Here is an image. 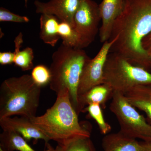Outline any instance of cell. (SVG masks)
<instances>
[{
    "label": "cell",
    "mask_w": 151,
    "mask_h": 151,
    "mask_svg": "<svg viewBox=\"0 0 151 151\" xmlns=\"http://www.w3.org/2000/svg\"><path fill=\"white\" fill-rule=\"evenodd\" d=\"M151 31V0H124L109 39L117 38L110 52L119 53L133 65L147 70L148 53L142 42Z\"/></svg>",
    "instance_id": "1"
},
{
    "label": "cell",
    "mask_w": 151,
    "mask_h": 151,
    "mask_svg": "<svg viewBox=\"0 0 151 151\" xmlns=\"http://www.w3.org/2000/svg\"><path fill=\"white\" fill-rule=\"evenodd\" d=\"M57 95L54 104L43 115L30 119L32 124L50 140L62 147L76 138L90 137L91 130L79 122L68 90H63Z\"/></svg>",
    "instance_id": "2"
},
{
    "label": "cell",
    "mask_w": 151,
    "mask_h": 151,
    "mask_svg": "<svg viewBox=\"0 0 151 151\" xmlns=\"http://www.w3.org/2000/svg\"><path fill=\"white\" fill-rule=\"evenodd\" d=\"M90 59L83 49L69 47L63 44L52 56L49 68L50 89L56 94L67 89L70 102L78 115V85L84 66Z\"/></svg>",
    "instance_id": "3"
},
{
    "label": "cell",
    "mask_w": 151,
    "mask_h": 151,
    "mask_svg": "<svg viewBox=\"0 0 151 151\" xmlns=\"http://www.w3.org/2000/svg\"><path fill=\"white\" fill-rule=\"evenodd\" d=\"M41 89L29 74L4 80L0 86V119L15 115L29 119L36 116Z\"/></svg>",
    "instance_id": "4"
},
{
    "label": "cell",
    "mask_w": 151,
    "mask_h": 151,
    "mask_svg": "<svg viewBox=\"0 0 151 151\" xmlns=\"http://www.w3.org/2000/svg\"><path fill=\"white\" fill-rule=\"evenodd\" d=\"M150 84L151 72L133 65L119 53L109 52L104 66L103 84L113 92L125 94L138 85Z\"/></svg>",
    "instance_id": "5"
},
{
    "label": "cell",
    "mask_w": 151,
    "mask_h": 151,
    "mask_svg": "<svg viewBox=\"0 0 151 151\" xmlns=\"http://www.w3.org/2000/svg\"><path fill=\"white\" fill-rule=\"evenodd\" d=\"M109 108L118 120L120 132L134 139L151 142V125L129 103L124 94L113 92Z\"/></svg>",
    "instance_id": "6"
},
{
    "label": "cell",
    "mask_w": 151,
    "mask_h": 151,
    "mask_svg": "<svg viewBox=\"0 0 151 151\" xmlns=\"http://www.w3.org/2000/svg\"><path fill=\"white\" fill-rule=\"evenodd\" d=\"M101 21L99 5L93 0H79L74 17V28L80 39V48L89 46L95 40Z\"/></svg>",
    "instance_id": "7"
},
{
    "label": "cell",
    "mask_w": 151,
    "mask_h": 151,
    "mask_svg": "<svg viewBox=\"0 0 151 151\" xmlns=\"http://www.w3.org/2000/svg\"><path fill=\"white\" fill-rule=\"evenodd\" d=\"M116 39L115 37L104 42L97 55L85 64L78 85V97L83 95L94 86L103 84L105 62L110 50Z\"/></svg>",
    "instance_id": "8"
},
{
    "label": "cell",
    "mask_w": 151,
    "mask_h": 151,
    "mask_svg": "<svg viewBox=\"0 0 151 151\" xmlns=\"http://www.w3.org/2000/svg\"><path fill=\"white\" fill-rule=\"evenodd\" d=\"M79 3V0H50L47 2L36 0L34 4L36 13L53 15L74 27V15Z\"/></svg>",
    "instance_id": "9"
},
{
    "label": "cell",
    "mask_w": 151,
    "mask_h": 151,
    "mask_svg": "<svg viewBox=\"0 0 151 151\" xmlns=\"http://www.w3.org/2000/svg\"><path fill=\"white\" fill-rule=\"evenodd\" d=\"M0 126L3 131H12L21 135L27 142L34 140H43L48 143L49 139L38 128L33 124L27 117L16 116L14 118L5 117L0 119Z\"/></svg>",
    "instance_id": "10"
},
{
    "label": "cell",
    "mask_w": 151,
    "mask_h": 151,
    "mask_svg": "<svg viewBox=\"0 0 151 151\" xmlns=\"http://www.w3.org/2000/svg\"><path fill=\"white\" fill-rule=\"evenodd\" d=\"M124 0H103L99 6L102 24L99 29L100 42L111 37L113 25L124 9Z\"/></svg>",
    "instance_id": "11"
},
{
    "label": "cell",
    "mask_w": 151,
    "mask_h": 151,
    "mask_svg": "<svg viewBox=\"0 0 151 151\" xmlns=\"http://www.w3.org/2000/svg\"><path fill=\"white\" fill-rule=\"evenodd\" d=\"M102 146L103 151H147L142 142H139L120 131L105 135Z\"/></svg>",
    "instance_id": "12"
},
{
    "label": "cell",
    "mask_w": 151,
    "mask_h": 151,
    "mask_svg": "<svg viewBox=\"0 0 151 151\" xmlns=\"http://www.w3.org/2000/svg\"><path fill=\"white\" fill-rule=\"evenodd\" d=\"M124 95L132 106L145 113L151 125V84L138 85Z\"/></svg>",
    "instance_id": "13"
},
{
    "label": "cell",
    "mask_w": 151,
    "mask_h": 151,
    "mask_svg": "<svg viewBox=\"0 0 151 151\" xmlns=\"http://www.w3.org/2000/svg\"><path fill=\"white\" fill-rule=\"evenodd\" d=\"M112 89L105 84L94 86L86 93L78 97V112H83L86 106L97 103L105 109V105L110 97H112Z\"/></svg>",
    "instance_id": "14"
},
{
    "label": "cell",
    "mask_w": 151,
    "mask_h": 151,
    "mask_svg": "<svg viewBox=\"0 0 151 151\" xmlns=\"http://www.w3.org/2000/svg\"><path fill=\"white\" fill-rule=\"evenodd\" d=\"M60 21L53 15L41 14L40 22V37L46 44L54 47L60 39L58 34V26Z\"/></svg>",
    "instance_id": "15"
},
{
    "label": "cell",
    "mask_w": 151,
    "mask_h": 151,
    "mask_svg": "<svg viewBox=\"0 0 151 151\" xmlns=\"http://www.w3.org/2000/svg\"><path fill=\"white\" fill-rule=\"evenodd\" d=\"M15 54L14 64L19 67L23 71H27L32 69L34 66L33 60L34 53L31 47H27L22 50H20L22 44L23 43V35L20 32L14 40Z\"/></svg>",
    "instance_id": "16"
},
{
    "label": "cell",
    "mask_w": 151,
    "mask_h": 151,
    "mask_svg": "<svg viewBox=\"0 0 151 151\" xmlns=\"http://www.w3.org/2000/svg\"><path fill=\"white\" fill-rule=\"evenodd\" d=\"M0 147L4 151H36L21 135L12 131H3L0 135Z\"/></svg>",
    "instance_id": "17"
},
{
    "label": "cell",
    "mask_w": 151,
    "mask_h": 151,
    "mask_svg": "<svg viewBox=\"0 0 151 151\" xmlns=\"http://www.w3.org/2000/svg\"><path fill=\"white\" fill-rule=\"evenodd\" d=\"M58 34L62 39L63 44L69 47L80 48L79 36L74 27L70 24L60 21L58 26Z\"/></svg>",
    "instance_id": "18"
},
{
    "label": "cell",
    "mask_w": 151,
    "mask_h": 151,
    "mask_svg": "<svg viewBox=\"0 0 151 151\" xmlns=\"http://www.w3.org/2000/svg\"><path fill=\"white\" fill-rule=\"evenodd\" d=\"M102 107L99 104L93 103L85 107L83 112H87L89 116L95 120L101 134L106 135L111 132V127L105 121L102 112Z\"/></svg>",
    "instance_id": "19"
},
{
    "label": "cell",
    "mask_w": 151,
    "mask_h": 151,
    "mask_svg": "<svg viewBox=\"0 0 151 151\" xmlns=\"http://www.w3.org/2000/svg\"><path fill=\"white\" fill-rule=\"evenodd\" d=\"M90 138L81 137L74 139L63 147L65 151H96Z\"/></svg>",
    "instance_id": "20"
},
{
    "label": "cell",
    "mask_w": 151,
    "mask_h": 151,
    "mask_svg": "<svg viewBox=\"0 0 151 151\" xmlns=\"http://www.w3.org/2000/svg\"><path fill=\"white\" fill-rule=\"evenodd\" d=\"M31 76L36 84L41 87L49 84L51 79L50 68L42 64L34 67Z\"/></svg>",
    "instance_id": "21"
},
{
    "label": "cell",
    "mask_w": 151,
    "mask_h": 151,
    "mask_svg": "<svg viewBox=\"0 0 151 151\" xmlns=\"http://www.w3.org/2000/svg\"><path fill=\"white\" fill-rule=\"evenodd\" d=\"M27 17L22 16L12 12L4 7L0 8V22H9L18 23H26L29 22Z\"/></svg>",
    "instance_id": "22"
},
{
    "label": "cell",
    "mask_w": 151,
    "mask_h": 151,
    "mask_svg": "<svg viewBox=\"0 0 151 151\" xmlns=\"http://www.w3.org/2000/svg\"><path fill=\"white\" fill-rule=\"evenodd\" d=\"M15 54L11 51L0 52V64L1 65H10L14 63Z\"/></svg>",
    "instance_id": "23"
},
{
    "label": "cell",
    "mask_w": 151,
    "mask_h": 151,
    "mask_svg": "<svg viewBox=\"0 0 151 151\" xmlns=\"http://www.w3.org/2000/svg\"><path fill=\"white\" fill-rule=\"evenodd\" d=\"M142 45L144 50L148 53L151 52V31L143 39Z\"/></svg>",
    "instance_id": "24"
},
{
    "label": "cell",
    "mask_w": 151,
    "mask_h": 151,
    "mask_svg": "<svg viewBox=\"0 0 151 151\" xmlns=\"http://www.w3.org/2000/svg\"><path fill=\"white\" fill-rule=\"evenodd\" d=\"M45 146L46 150L44 151H65L64 147L60 145H58L56 147L54 148L53 147H52L51 145L48 142L45 143Z\"/></svg>",
    "instance_id": "25"
},
{
    "label": "cell",
    "mask_w": 151,
    "mask_h": 151,
    "mask_svg": "<svg viewBox=\"0 0 151 151\" xmlns=\"http://www.w3.org/2000/svg\"><path fill=\"white\" fill-rule=\"evenodd\" d=\"M147 70L150 71L151 70V52L148 53L147 68Z\"/></svg>",
    "instance_id": "26"
},
{
    "label": "cell",
    "mask_w": 151,
    "mask_h": 151,
    "mask_svg": "<svg viewBox=\"0 0 151 151\" xmlns=\"http://www.w3.org/2000/svg\"><path fill=\"white\" fill-rule=\"evenodd\" d=\"M145 147L146 151H151V142L147 143L145 142H142Z\"/></svg>",
    "instance_id": "27"
},
{
    "label": "cell",
    "mask_w": 151,
    "mask_h": 151,
    "mask_svg": "<svg viewBox=\"0 0 151 151\" xmlns=\"http://www.w3.org/2000/svg\"><path fill=\"white\" fill-rule=\"evenodd\" d=\"M24 3H25V7H27V4L28 1V0H24Z\"/></svg>",
    "instance_id": "28"
},
{
    "label": "cell",
    "mask_w": 151,
    "mask_h": 151,
    "mask_svg": "<svg viewBox=\"0 0 151 151\" xmlns=\"http://www.w3.org/2000/svg\"><path fill=\"white\" fill-rule=\"evenodd\" d=\"M0 150H1V151H4L3 150H1V149H0Z\"/></svg>",
    "instance_id": "29"
},
{
    "label": "cell",
    "mask_w": 151,
    "mask_h": 151,
    "mask_svg": "<svg viewBox=\"0 0 151 151\" xmlns=\"http://www.w3.org/2000/svg\"><path fill=\"white\" fill-rule=\"evenodd\" d=\"M150 72H151V71H150Z\"/></svg>",
    "instance_id": "30"
}]
</instances>
